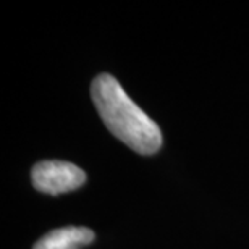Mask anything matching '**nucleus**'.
<instances>
[{"label": "nucleus", "instance_id": "nucleus-2", "mask_svg": "<svg viewBox=\"0 0 249 249\" xmlns=\"http://www.w3.org/2000/svg\"><path fill=\"white\" fill-rule=\"evenodd\" d=\"M31 181L37 191L57 196L78 189L86 181V173L71 162L42 160L33 167Z\"/></svg>", "mask_w": 249, "mask_h": 249}, {"label": "nucleus", "instance_id": "nucleus-3", "mask_svg": "<svg viewBox=\"0 0 249 249\" xmlns=\"http://www.w3.org/2000/svg\"><path fill=\"white\" fill-rule=\"evenodd\" d=\"M94 241V231L84 227H65L47 233L33 249H79Z\"/></svg>", "mask_w": 249, "mask_h": 249}, {"label": "nucleus", "instance_id": "nucleus-1", "mask_svg": "<svg viewBox=\"0 0 249 249\" xmlns=\"http://www.w3.org/2000/svg\"><path fill=\"white\" fill-rule=\"evenodd\" d=\"M91 94L99 115L113 136L142 156H151L160 149V128L128 97L112 74H99L92 81Z\"/></svg>", "mask_w": 249, "mask_h": 249}]
</instances>
